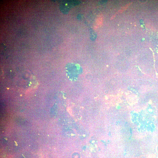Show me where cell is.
<instances>
[{
    "mask_svg": "<svg viewBox=\"0 0 158 158\" xmlns=\"http://www.w3.org/2000/svg\"><path fill=\"white\" fill-rule=\"evenodd\" d=\"M77 3L75 1H63L60 6V10L64 14H67L72 6L77 5Z\"/></svg>",
    "mask_w": 158,
    "mask_h": 158,
    "instance_id": "obj_1",
    "label": "cell"
}]
</instances>
